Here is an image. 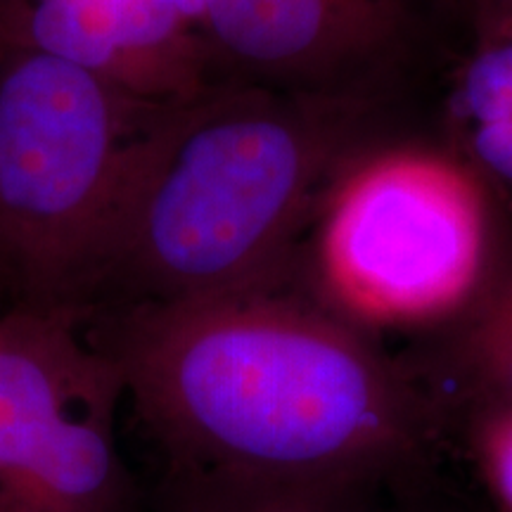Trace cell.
<instances>
[{"instance_id":"obj_11","label":"cell","mask_w":512,"mask_h":512,"mask_svg":"<svg viewBox=\"0 0 512 512\" xmlns=\"http://www.w3.org/2000/svg\"><path fill=\"white\" fill-rule=\"evenodd\" d=\"M472 453L503 512H512V408L472 413Z\"/></svg>"},{"instance_id":"obj_4","label":"cell","mask_w":512,"mask_h":512,"mask_svg":"<svg viewBox=\"0 0 512 512\" xmlns=\"http://www.w3.org/2000/svg\"><path fill=\"white\" fill-rule=\"evenodd\" d=\"M155 107L0 41V273L17 299L72 304L126 147Z\"/></svg>"},{"instance_id":"obj_2","label":"cell","mask_w":512,"mask_h":512,"mask_svg":"<svg viewBox=\"0 0 512 512\" xmlns=\"http://www.w3.org/2000/svg\"><path fill=\"white\" fill-rule=\"evenodd\" d=\"M392 107L214 81L157 105L121 159L72 304L283 290L294 245Z\"/></svg>"},{"instance_id":"obj_9","label":"cell","mask_w":512,"mask_h":512,"mask_svg":"<svg viewBox=\"0 0 512 512\" xmlns=\"http://www.w3.org/2000/svg\"><path fill=\"white\" fill-rule=\"evenodd\" d=\"M183 512H349L344 491L188 479Z\"/></svg>"},{"instance_id":"obj_1","label":"cell","mask_w":512,"mask_h":512,"mask_svg":"<svg viewBox=\"0 0 512 512\" xmlns=\"http://www.w3.org/2000/svg\"><path fill=\"white\" fill-rule=\"evenodd\" d=\"M124 399L188 479L347 491L422 453L427 394L285 290L88 309Z\"/></svg>"},{"instance_id":"obj_6","label":"cell","mask_w":512,"mask_h":512,"mask_svg":"<svg viewBox=\"0 0 512 512\" xmlns=\"http://www.w3.org/2000/svg\"><path fill=\"white\" fill-rule=\"evenodd\" d=\"M453 0H190L214 81L394 105L430 12Z\"/></svg>"},{"instance_id":"obj_10","label":"cell","mask_w":512,"mask_h":512,"mask_svg":"<svg viewBox=\"0 0 512 512\" xmlns=\"http://www.w3.org/2000/svg\"><path fill=\"white\" fill-rule=\"evenodd\" d=\"M470 126H512V38L479 43L458 95Z\"/></svg>"},{"instance_id":"obj_5","label":"cell","mask_w":512,"mask_h":512,"mask_svg":"<svg viewBox=\"0 0 512 512\" xmlns=\"http://www.w3.org/2000/svg\"><path fill=\"white\" fill-rule=\"evenodd\" d=\"M121 399L86 306L17 299L0 316V512L117 510Z\"/></svg>"},{"instance_id":"obj_7","label":"cell","mask_w":512,"mask_h":512,"mask_svg":"<svg viewBox=\"0 0 512 512\" xmlns=\"http://www.w3.org/2000/svg\"><path fill=\"white\" fill-rule=\"evenodd\" d=\"M0 41L79 64L150 105L214 83L181 0H34L0 24Z\"/></svg>"},{"instance_id":"obj_8","label":"cell","mask_w":512,"mask_h":512,"mask_svg":"<svg viewBox=\"0 0 512 512\" xmlns=\"http://www.w3.org/2000/svg\"><path fill=\"white\" fill-rule=\"evenodd\" d=\"M437 332L439 375L472 413L512 408V264L491 268L475 299Z\"/></svg>"},{"instance_id":"obj_3","label":"cell","mask_w":512,"mask_h":512,"mask_svg":"<svg viewBox=\"0 0 512 512\" xmlns=\"http://www.w3.org/2000/svg\"><path fill=\"white\" fill-rule=\"evenodd\" d=\"M316 302L358 330H439L494 266L482 178L441 145L384 138L344 166L316 216Z\"/></svg>"},{"instance_id":"obj_12","label":"cell","mask_w":512,"mask_h":512,"mask_svg":"<svg viewBox=\"0 0 512 512\" xmlns=\"http://www.w3.org/2000/svg\"><path fill=\"white\" fill-rule=\"evenodd\" d=\"M453 5L472 17L479 43L512 38V0H453Z\"/></svg>"}]
</instances>
